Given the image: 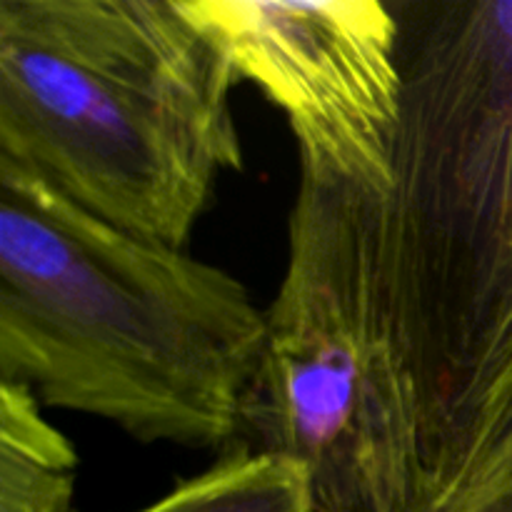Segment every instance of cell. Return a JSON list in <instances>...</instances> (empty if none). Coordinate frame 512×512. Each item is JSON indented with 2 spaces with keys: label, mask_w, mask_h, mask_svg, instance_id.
<instances>
[{
  "label": "cell",
  "mask_w": 512,
  "mask_h": 512,
  "mask_svg": "<svg viewBox=\"0 0 512 512\" xmlns=\"http://www.w3.org/2000/svg\"><path fill=\"white\" fill-rule=\"evenodd\" d=\"M265 310L228 270L105 223L0 158V383L140 443L245 430Z\"/></svg>",
  "instance_id": "1"
},
{
  "label": "cell",
  "mask_w": 512,
  "mask_h": 512,
  "mask_svg": "<svg viewBox=\"0 0 512 512\" xmlns=\"http://www.w3.org/2000/svg\"><path fill=\"white\" fill-rule=\"evenodd\" d=\"M235 70L180 0H0V158L185 248L245 155Z\"/></svg>",
  "instance_id": "2"
},
{
  "label": "cell",
  "mask_w": 512,
  "mask_h": 512,
  "mask_svg": "<svg viewBox=\"0 0 512 512\" xmlns=\"http://www.w3.org/2000/svg\"><path fill=\"white\" fill-rule=\"evenodd\" d=\"M398 8L405 103L385 213L428 475L512 325V0Z\"/></svg>",
  "instance_id": "3"
},
{
  "label": "cell",
  "mask_w": 512,
  "mask_h": 512,
  "mask_svg": "<svg viewBox=\"0 0 512 512\" xmlns=\"http://www.w3.org/2000/svg\"><path fill=\"white\" fill-rule=\"evenodd\" d=\"M388 195L300 170L288 260L245 413L260 450L308 473L315 512H418L415 378L398 328Z\"/></svg>",
  "instance_id": "4"
},
{
  "label": "cell",
  "mask_w": 512,
  "mask_h": 512,
  "mask_svg": "<svg viewBox=\"0 0 512 512\" xmlns=\"http://www.w3.org/2000/svg\"><path fill=\"white\" fill-rule=\"evenodd\" d=\"M238 83L283 110L300 170L388 195L405 103V28L383 0H180Z\"/></svg>",
  "instance_id": "5"
},
{
  "label": "cell",
  "mask_w": 512,
  "mask_h": 512,
  "mask_svg": "<svg viewBox=\"0 0 512 512\" xmlns=\"http://www.w3.org/2000/svg\"><path fill=\"white\" fill-rule=\"evenodd\" d=\"M512 468V325L455 410L425 475L418 512L450 503Z\"/></svg>",
  "instance_id": "6"
},
{
  "label": "cell",
  "mask_w": 512,
  "mask_h": 512,
  "mask_svg": "<svg viewBox=\"0 0 512 512\" xmlns=\"http://www.w3.org/2000/svg\"><path fill=\"white\" fill-rule=\"evenodd\" d=\"M78 465L33 390L0 383V512H68Z\"/></svg>",
  "instance_id": "7"
},
{
  "label": "cell",
  "mask_w": 512,
  "mask_h": 512,
  "mask_svg": "<svg viewBox=\"0 0 512 512\" xmlns=\"http://www.w3.org/2000/svg\"><path fill=\"white\" fill-rule=\"evenodd\" d=\"M138 512H315L303 465L268 450L235 448Z\"/></svg>",
  "instance_id": "8"
},
{
  "label": "cell",
  "mask_w": 512,
  "mask_h": 512,
  "mask_svg": "<svg viewBox=\"0 0 512 512\" xmlns=\"http://www.w3.org/2000/svg\"><path fill=\"white\" fill-rule=\"evenodd\" d=\"M423 512H512V468L450 503Z\"/></svg>",
  "instance_id": "9"
}]
</instances>
